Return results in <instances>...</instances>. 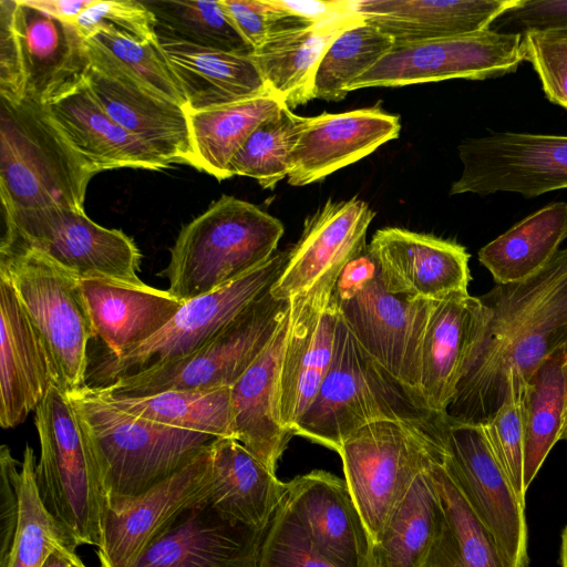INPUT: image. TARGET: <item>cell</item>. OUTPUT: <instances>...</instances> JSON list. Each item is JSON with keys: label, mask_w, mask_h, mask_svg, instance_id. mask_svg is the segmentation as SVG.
<instances>
[{"label": "cell", "mask_w": 567, "mask_h": 567, "mask_svg": "<svg viewBox=\"0 0 567 567\" xmlns=\"http://www.w3.org/2000/svg\"><path fill=\"white\" fill-rule=\"evenodd\" d=\"M442 465L493 535L509 567H528L525 506L496 460L482 424L446 416Z\"/></svg>", "instance_id": "14"}, {"label": "cell", "mask_w": 567, "mask_h": 567, "mask_svg": "<svg viewBox=\"0 0 567 567\" xmlns=\"http://www.w3.org/2000/svg\"><path fill=\"white\" fill-rule=\"evenodd\" d=\"M143 2L154 13L159 35L228 52H254L226 16L219 0Z\"/></svg>", "instance_id": "44"}, {"label": "cell", "mask_w": 567, "mask_h": 567, "mask_svg": "<svg viewBox=\"0 0 567 567\" xmlns=\"http://www.w3.org/2000/svg\"><path fill=\"white\" fill-rule=\"evenodd\" d=\"M69 395L94 454L109 508L165 482L216 439L128 414L87 385Z\"/></svg>", "instance_id": "2"}, {"label": "cell", "mask_w": 567, "mask_h": 567, "mask_svg": "<svg viewBox=\"0 0 567 567\" xmlns=\"http://www.w3.org/2000/svg\"><path fill=\"white\" fill-rule=\"evenodd\" d=\"M442 517L424 567H509L441 462L430 467Z\"/></svg>", "instance_id": "36"}, {"label": "cell", "mask_w": 567, "mask_h": 567, "mask_svg": "<svg viewBox=\"0 0 567 567\" xmlns=\"http://www.w3.org/2000/svg\"><path fill=\"white\" fill-rule=\"evenodd\" d=\"M430 467L388 517L374 544L375 567H424L442 517Z\"/></svg>", "instance_id": "37"}, {"label": "cell", "mask_w": 567, "mask_h": 567, "mask_svg": "<svg viewBox=\"0 0 567 567\" xmlns=\"http://www.w3.org/2000/svg\"><path fill=\"white\" fill-rule=\"evenodd\" d=\"M567 238V203H550L483 246L477 257L496 284L538 272Z\"/></svg>", "instance_id": "35"}, {"label": "cell", "mask_w": 567, "mask_h": 567, "mask_svg": "<svg viewBox=\"0 0 567 567\" xmlns=\"http://www.w3.org/2000/svg\"><path fill=\"white\" fill-rule=\"evenodd\" d=\"M266 532L224 517L205 497L158 534L133 567H257Z\"/></svg>", "instance_id": "22"}, {"label": "cell", "mask_w": 567, "mask_h": 567, "mask_svg": "<svg viewBox=\"0 0 567 567\" xmlns=\"http://www.w3.org/2000/svg\"><path fill=\"white\" fill-rule=\"evenodd\" d=\"M285 503L313 547L338 567H375L374 542L346 480L315 470L287 482Z\"/></svg>", "instance_id": "21"}, {"label": "cell", "mask_w": 567, "mask_h": 567, "mask_svg": "<svg viewBox=\"0 0 567 567\" xmlns=\"http://www.w3.org/2000/svg\"><path fill=\"white\" fill-rule=\"evenodd\" d=\"M157 37L159 50L183 93L187 111L271 93L250 54Z\"/></svg>", "instance_id": "31"}, {"label": "cell", "mask_w": 567, "mask_h": 567, "mask_svg": "<svg viewBox=\"0 0 567 567\" xmlns=\"http://www.w3.org/2000/svg\"><path fill=\"white\" fill-rule=\"evenodd\" d=\"M525 381L508 375L506 398L488 422L482 424L492 451L506 474L517 498L525 506Z\"/></svg>", "instance_id": "45"}, {"label": "cell", "mask_w": 567, "mask_h": 567, "mask_svg": "<svg viewBox=\"0 0 567 567\" xmlns=\"http://www.w3.org/2000/svg\"><path fill=\"white\" fill-rule=\"evenodd\" d=\"M375 216L357 196L328 199L303 223L299 240L288 250L286 264L270 293L289 301L311 289L336 284L344 266L367 247L368 228Z\"/></svg>", "instance_id": "16"}, {"label": "cell", "mask_w": 567, "mask_h": 567, "mask_svg": "<svg viewBox=\"0 0 567 567\" xmlns=\"http://www.w3.org/2000/svg\"><path fill=\"white\" fill-rule=\"evenodd\" d=\"M288 323L289 312L269 344L230 388L235 439L274 473L293 436L281 424L279 412L280 368Z\"/></svg>", "instance_id": "29"}, {"label": "cell", "mask_w": 567, "mask_h": 567, "mask_svg": "<svg viewBox=\"0 0 567 567\" xmlns=\"http://www.w3.org/2000/svg\"><path fill=\"white\" fill-rule=\"evenodd\" d=\"M212 444V443H210ZM210 444L165 482L116 508L105 507L101 567H133L150 543L209 492Z\"/></svg>", "instance_id": "20"}, {"label": "cell", "mask_w": 567, "mask_h": 567, "mask_svg": "<svg viewBox=\"0 0 567 567\" xmlns=\"http://www.w3.org/2000/svg\"><path fill=\"white\" fill-rule=\"evenodd\" d=\"M484 318L480 298L468 292L433 302L421 349L420 393L440 415H446Z\"/></svg>", "instance_id": "30"}, {"label": "cell", "mask_w": 567, "mask_h": 567, "mask_svg": "<svg viewBox=\"0 0 567 567\" xmlns=\"http://www.w3.org/2000/svg\"><path fill=\"white\" fill-rule=\"evenodd\" d=\"M378 275V264L367 247L339 275L333 290L334 302L351 298Z\"/></svg>", "instance_id": "52"}, {"label": "cell", "mask_w": 567, "mask_h": 567, "mask_svg": "<svg viewBox=\"0 0 567 567\" xmlns=\"http://www.w3.org/2000/svg\"><path fill=\"white\" fill-rule=\"evenodd\" d=\"M336 284L316 287L289 300V323L280 368L281 424L295 430L310 408L329 371L339 310Z\"/></svg>", "instance_id": "18"}, {"label": "cell", "mask_w": 567, "mask_h": 567, "mask_svg": "<svg viewBox=\"0 0 567 567\" xmlns=\"http://www.w3.org/2000/svg\"><path fill=\"white\" fill-rule=\"evenodd\" d=\"M361 20L354 9L319 22L288 14L250 58L269 91L292 110L315 99L316 72L331 41Z\"/></svg>", "instance_id": "26"}, {"label": "cell", "mask_w": 567, "mask_h": 567, "mask_svg": "<svg viewBox=\"0 0 567 567\" xmlns=\"http://www.w3.org/2000/svg\"><path fill=\"white\" fill-rule=\"evenodd\" d=\"M44 107L94 174L123 167L159 171L171 166L105 112L85 79Z\"/></svg>", "instance_id": "27"}, {"label": "cell", "mask_w": 567, "mask_h": 567, "mask_svg": "<svg viewBox=\"0 0 567 567\" xmlns=\"http://www.w3.org/2000/svg\"><path fill=\"white\" fill-rule=\"evenodd\" d=\"M85 80L105 112L123 128L171 165H190L188 117L183 105L91 62Z\"/></svg>", "instance_id": "24"}, {"label": "cell", "mask_w": 567, "mask_h": 567, "mask_svg": "<svg viewBox=\"0 0 567 567\" xmlns=\"http://www.w3.org/2000/svg\"><path fill=\"white\" fill-rule=\"evenodd\" d=\"M90 60L76 27L23 0H0V97L45 105L79 85Z\"/></svg>", "instance_id": "8"}, {"label": "cell", "mask_w": 567, "mask_h": 567, "mask_svg": "<svg viewBox=\"0 0 567 567\" xmlns=\"http://www.w3.org/2000/svg\"><path fill=\"white\" fill-rule=\"evenodd\" d=\"M42 567H87L75 554V550L62 546L56 548Z\"/></svg>", "instance_id": "55"}, {"label": "cell", "mask_w": 567, "mask_h": 567, "mask_svg": "<svg viewBox=\"0 0 567 567\" xmlns=\"http://www.w3.org/2000/svg\"><path fill=\"white\" fill-rule=\"evenodd\" d=\"M1 212L0 252H38L80 279L142 282L137 275L142 254L134 240L120 229L96 224L84 210L50 207Z\"/></svg>", "instance_id": "11"}, {"label": "cell", "mask_w": 567, "mask_h": 567, "mask_svg": "<svg viewBox=\"0 0 567 567\" xmlns=\"http://www.w3.org/2000/svg\"><path fill=\"white\" fill-rule=\"evenodd\" d=\"M560 566L567 567V526L564 528L561 534Z\"/></svg>", "instance_id": "56"}, {"label": "cell", "mask_w": 567, "mask_h": 567, "mask_svg": "<svg viewBox=\"0 0 567 567\" xmlns=\"http://www.w3.org/2000/svg\"><path fill=\"white\" fill-rule=\"evenodd\" d=\"M400 118L379 106L309 117L290 157L291 186H305L373 153L395 140Z\"/></svg>", "instance_id": "23"}, {"label": "cell", "mask_w": 567, "mask_h": 567, "mask_svg": "<svg viewBox=\"0 0 567 567\" xmlns=\"http://www.w3.org/2000/svg\"><path fill=\"white\" fill-rule=\"evenodd\" d=\"M282 106L272 93H266L205 110H186L190 166L218 181L230 178L228 166L233 157L254 130Z\"/></svg>", "instance_id": "34"}, {"label": "cell", "mask_w": 567, "mask_h": 567, "mask_svg": "<svg viewBox=\"0 0 567 567\" xmlns=\"http://www.w3.org/2000/svg\"><path fill=\"white\" fill-rule=\"evenodd\" d=\"M0 278L41 337L68 393L86 386L87 347L94 337L80 278L34 251L0 252Z\"/></svg>", "instance_id": "9"}, {"label": "cell", "mask_w": 567, "mask_h": 567, "mask_svg": "<svg viewBox=\"0 0 567 567\" xmlns=\"http://www.w3.org/2000/svg\"><path fill=\"white\" fill-rule=\"evenodd\" d=\"M289 308V301L276 299L269 290L192 354L95 389L136 398L169 390L231 388L269 344Z\"/></svg>", "instance_id": "12"}, {"label": "cell", "mask_w": 567, "mask_h": 567, "mask_svg": "<svg viewBox=\"0 0 567 567\" xmlns=\"http://www.w3.org/2000/svg\"><path fill=\"white\" fill-rule=\"evenodd\" d=\"M484 322L468 351L451 420L485 424L504 402L508 375L527 381L538 365L567 344V248L535 275L495 284L478 297Z\"/></svg>", "instance_id": "1"}, {"label": "cell", "mask_w": 567, "mask_h": 567, "mask_svg": "<svg viewBox=\"0 0 567 567\" xmlns=\"http://www.w3.org/2000/svg\"><path fill=\"white\" fill-rule=\"evenodd\" d=\"M309 117L282 106L250 134L228 166L229 177L254 178L265 189H272L288 176L291 154L307 127Z\"/></svg>", "instance_id": "41"}, {"label": "cell", "mask_w": 567, "mask_h": 567, "mask_svg": "<svg viewBox=\"0 0 567 567\" xmlns=\"http://www.w3.org/2000/svg\"><path fill=\"white\" fill-rule=\"evenodd\" d=\"M445 419L371 423L339 449L344 480L374 544L414 480L443 462Z\"/></svg>", "instance_id": "7"}, {"label": "cell", "mask_w": 567, "mask_h": 567, "mask_svg": "<svg viewBox=\"0 0 567 567\" xmlns=\"http://www.w3.org/2000/svg\"><path fill=\"white\" fill-rule=\"evenodd\" d=\"M73 24L83 39L106 30L137 42H158L155 16L143 1L93 0Z\"/></svg>", "instance_id": "47"}, {"label": "cell", "mask_w": 567, "mask_h": 567, "mask_svg": "<svg viewBox=\"0 0 567 567\" xmlns=\"http://www.w3.org/2000/svg\"><path fill=\"white\" fill-rule=\"evenodd\" d=\"M282 223L258 206L223 195L182 227L161 276L183 303L216 291L275 254Z\"/></svg>", "instance_id": "3"}, {"label": "cell", "mask_w": 567, "mask_h": 567, "mask_svg": "<svg viewBox=\"0 0 567 567\" xmlns=\"http://www.w3.org/2000/svg\"><path fill=\"white\" fill-rule=\"evenodd\" d=\"M95 390L128 414L215 437L235 439L230 388L169 390L136 398L112 396Z\"/></svg>", "instance_id": "39"}, {"label": "cell", "mask_w": 567, "mask_h": 567, "mask_svg": "<svg viewBox=\"0 0 567 567\" xmlns=\"http://www.w3.org/2000/svg\"><path fill=\"white\" fill-rule=\"evenodd\" d=\"M433 302L391 295L378 275L354 296L336 305L361 347L421 395V349Z\"/></svg>", "instance_id": "17"}, {"label": "cell", "mask_w": 567, "mask_h": 567, "mask_svg": "<svg viewBox=\"0 0 567 567\" xmlns=\"http://www.w3.org/2000/svg\"><path fill=\"white\" fill-rule=\"evenodd\" d=\"M210 454L207 502L230 520L267 529L287 493V483L234 437H216Z\"/></svg>", "instance_id": "33"}, {"label": "cell", "mask_w": 567, "mask_h": 567, "mask_svg": "<svg viewBox=\"0 0 567 567\" xmlns=\"http://www.w3.org/2000/svg\"><path fill=\"white\" fill-rule=\"evenodd\" d=\"M84 45L91 63L113 69L142 86L186 106L158 42L143 43L97 30L84 39Z\"/></svg>", "instance_id": "43"}, {"label": "cell", "mask_w": 567, "mask_h": 567, "mask_svg": "<svg viewBox=\"0 0 567 567\" xmlns=\"http://www.w3.org/2000/svg\"><path fill=\"white\" fill-rule=\"evenodd\" d=\"M35 465L34 451L27 443L21 467L18 523L10 554L1 567H42L56 548L65 546L75 550L40 497Z\"/></svg>", "instance_id": "42"}, {"label": "cell", "mask_w": 567, "mask_h": 567, "mask_svg": "<svg viewBox=\"0 0 567 567\" xmlns=\"http://www.w3.org/2000/svg\"><path fill=\"white\" fill-rule=\"evenodd\" d=\"M526 61L523 34L492 29L433 40L395 43L348 87L401 86L453 79L485 80L515 72Z\"/></svg>", "instance_id": "13"}, {"label": "cell", "mask_w": 567, "mask_h": 567, "mask_svg": "<svg viewBox=\"0 0 567 567\" xmlns=\"http://www.w3.org/2000/svg\"><path fill=\"white\" fill-rule=\"evenodd\" d=\"M444 416L377 362L339 313L329 371L295 435L338 453L349 436L371 423L431 422Z\"/></svg>", "instance_id": "4"}, {"label": "cell", "mask_w": 567, "mask_h": 567, "mask_svg": "<svg viewBox=\"0 0 567 567\" xmlns=\"http://www.w3.org/2000/svg\"><path fill=\"white\" fill-rule=\"evenodd\" d=\"M450 195L498 192L536 197L567 188V135L501 132L462 141Z\"/></svg>", "instance_id": "15"}, {"label": "cell", "mask_w": 567, "mask_h": 567, "mask_svg": "<svg viewBox=\"0 0 567 567\" xmlns=\"http://www.w3.org/2000/svg\"><path fill=\"white\" fill-rule=\"evenodd\" d=\"M257 567H338L311 544L282 499L260 548Z\"/></svg>", "instance_id": "46"}, {"label": "cell", "mask_w": 567, "mask_h": 567, "mask_svg": "<svg viewBox=\"0 0 567 567\" xmlns=\"http://www.w3.org/2000/svg\"><path fill=\"white\" fill-rule=\"evenodd\" d=\"M560 440L567 441V408H566V412H565V416H564Z\"/></svg>", "instance_id": "57"}, {"label": "cell", "mask_w": 567, "mask_h": 567, "mask_svg": "<svg viewBox=\"0 0 567 567\" xmlns=\"http://www.w3.org/2000/svg\"><path fill=\"white\" fill-rule=\"evenodd\" d=\"M0 324V425L12 429L35 411L51 386L60 382L48 349L3 278Z\"/></svg>", "instance_id": "25"}, {"label": "cell", "mask_w": 567, "mask_h": 567, "mask_svg": "<svg viewBox=\"0 0 567 567\" xmlns=\"http://www.w3.org/2000/svg\"><path fill=\"white\" fill-rule=\"evenodd\" d=\"M496 32L527 33L567 29V0H518L491 25Z\"/></svg>", "instance_id": "49"}, {"label": "cell", "mask_w": 567, "mask_h": 567, "mask_svg": "<svg viewBox=\"0 0 567 567\" xmlns=\"http://www.w3.org/2000/svg\"><path fill=\"white\" fill-rule=\"evenodd\" d=\"M518 0H359L353 9L362 19L392 37L395 43L417 42L475 33Z\"/></svg>", "instance_id": "32"}, {"label": "cell", "mask_w": 567, "mask_h": 567, "mask_svg": "<svg viewBox=\"0 0 567 567\" xmlns=\"http://www.w3.org/2000/svg\"><path fill=\"white\" fill-rule=\"evenodd\" d=\"M220 4L241 38L258 49L288 16L271 0H219Z\"/></svg>", "instance_id": "50"}, {"label": "cell", "mask_w": 567, "mask_h": 567, "mask_svg": "<svg viewBox=\"0 0 567 567\" xmlns=\"http://www.w3.org/2000/svg\"><path fill=\"white\" fill-rule=\"evenodd\" d=\"M288 250L238 280L185 302L157 333L120 355L103 352L87 371L86 385L100 388L137 372L178 361L207 343L251 302L270 290Z\"/></svg>", "instance_id": "10"}, {"label": "cell", "mask_w": 567, "mask_h": 567, "mask_svg": "<svg viewBox=\"0 0 567 567\" xmlns=\"http://www.w3.org/2000/svg\"><path fill=\"white\" fill-rule=\"evenodd\" d=\"M281 11L305 22H319L353 10V1H281L271 0Z\"/></svg>", "instance_id": "53"}, {"label": "cell", "mask_w": 567, "mask_h": 567, "mask_svg": "<svg viewBox=\"0 0 567 567\" xmlns=\"http://www.w3.org/2000/svg\"><path fill=\"white\" fill-rule=\"evenodd\" d=\"M54 18L73 23L93 0H23Z\"/></svg>", "instance_id": "54"}, {"label": "cell", "mask_w": 567, "mask_h": 567, "mask_svg": "<svg viewBox=\"0 0 567 567\" xmlns=\"http://www.w3.org/2000/svg\"><path fill=\"white\" fill-rule=\"evenodd\" d=\"M523 44L546 97L567 110V29L524 33Z\"/></svg>", "instance_id": "48"}, {"label": "cell", "mask_w": 567, "mask_h": 567, "mask_svg": "<svg viewBox=\"0 0 567 567\" xmlns=\"http://www.w3.org/2000/svg\"><path fill=\"white\" fill-rule=\"evenodd\" d=\"M394 44L392 37L364 20L343 29L331 41L318 65L315 99L343 100L349 85L373 68Z\"/></svg>", "instance_id": "40"}, {"label": "cell", "mask_w": 567, "mask_h": 567, "mask_svg": "<svg viewBox=\"0 0 567 567\" xmlns=\"http://www.w3.org/2000/svg\"><path fill=\"white\" fill-rule=\"evenodd\" d=\"M524 488L528 489L560 440L567 408V344L547 357L525 382Z\"/></svg>", "instance_id": "38"}, {"label": "cell", "mask_w": 567, "mask_h": 567, "mask_svg": "<svg viewBox=\"0 0 567 567\" xmlns=\"http://www.w3.org/2000/svg\"><path fill=\"white\" fill-rule=\"evenodd\" d=\"M94 175L44 105L0 97L1 209L84 210Z\"/></svg>", "instance_id": "5"}, {"label": "cell", "mask_w": 567, "mask_h": 567, "mask_svg": "<svg viewBox=\"0 0 567 567\" xmlns=\"http://www.w3.org/2000/svg\"><path fill=\"white\" fill-rule=\"evenodd\" d=\"M22 462L16 460L8 445L0 447V567L12 546L19 517Z\"/></svg>", "instance_id": "51"}, {"label": "cell", "mask_w": 567, "mask_h": 567, "mask_svg": "<svg viewBox=\"0 0 567 567\" xmlns=\"http://www.w3.org/2000/svg\"><path fill=\"white\" fill-rule=\"evenodd\" d=\"M40 497L71 545L100 547L105 496L99 467L69 393L54 384L34 411Z\"/></svg>", "instance_id": "6"}, {"label": "cell", "mask_w": 567, "mask_h": 567, "mask_svg": "<svg viewBox=\"0 0 567 567\" xmlns=\"http://www.w3.org/2000/svg\"><path fill=\"white\" fill-rule=\"evenodd\" d=\"M388 292L410 301H440L466 293L471 281L465 247L399 227L377 230L368 244Z\"/></svg>", "instance_id": "19"}, {"label": "cell", "mask_w": 567, "mask_h": 567, "mask_svg": "<svg viewBox=\"0 0 567 567\" xmlns=\"http://www.w3.org/2000/svg\"><path fill=\"white\" fill-rule=\"evenodd\" d=\"M94 337L105 353L120 355L163 329L184 305L167 290L145 282L80 279Z\"/></svg>", "instance_id": "28"}]
</instances>
